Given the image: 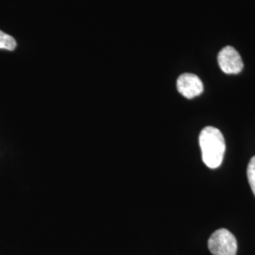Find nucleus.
<instances>
[{
  "label": "nucleus",
  "instance_id": "nucleus-1",
  "mask_svg": "<svg viewBox=\"0 0 255 255\" xmlns=\"http://www.w3.org/2000/svg\"><path fill=\"white\" fill-rule=\"evenodd\" d=\"M202 161L209 168H218L222 164L226 150L225 139L219 128L205 127L200 134Z\"/></svg>",
  "mask_w": 255,
  "mask_h": 255
},
{
  "label": "nucleus",
  "instance_id": "nucleus-2",
  "mask_svg": "<svg viewBox=\"0 0 255 255\" xmlns=\"http://www.w3.org/2000/svg\"><path fill=\"white\" fill-rule=\"evenodd\" d=\"M208 248L212 255H237V238L228 230L219 229L210 237Z\"/></svg>",
  "mask_w": 255,
  "mask_h": 255
},
{
  "label": "nucleus",
  "instance_id": "nucleus-3",
  "mask_svg": "<svg viewBox=\"0 0 255 255\" xmlns=\"http://www.w3.org/2000/svg\"><path fill=\"white\" fill-rule=\"evenodd\" d=\"M218 62L220 69L228 75L239 74L244 67L241 56L233 46H225L219 51Z\"/></svg>",
  "mask_w": 255,
  "mask_h": 255
},
{
  "label": "nucleus",
  "instance_id": "nucleus-5",
  "mask_svg": "<svg viewBox=\"0 0 255 255\" xmlns=\"http://www.w3.org/2000/svg\"><path fill=\"white\" fill-rule=\"evenodd\" d=\"M16 47V41L13 37L0 30V49L14 50Z\"/></svg>",
  "mask_w": 255,
  "mask_h": 255
},
{
  "label": "nucleus",
  "instance_id": "nucleus-6",
  "mask_svg": "<svg viewBox=\"0 0 255 255\" xmlns=\"http://www.w3.org/2000/svg\"><path fill=\"white\" fill-rule=\"evenodd\" d=\"M247 177L250 182L251 188L253 190V193L255 196V156H254L250 163L248 164V168H247Z\"/></svg>",
  "mask_w": 255,
  "mask_h": 255
},
{
  "label": "nucleus",
  "instance_id": "nucleus-4",
  "mask_svg": "<svg viewBox=\"0 0 255 255\" xmlns=\"http://www.w3.org/2000/svg\"><path fill=\"white\" fill-rule=\"evenodd\" d=\"M177 89L184 98L191 100L202 94L203 83L195 74H182L177 80Z\"/></svg>",
  "mask_w": 255,
  "mask_h": 255
}]
</instances>
